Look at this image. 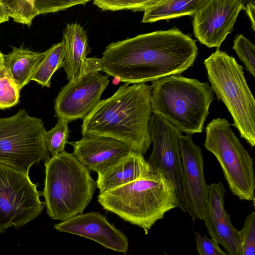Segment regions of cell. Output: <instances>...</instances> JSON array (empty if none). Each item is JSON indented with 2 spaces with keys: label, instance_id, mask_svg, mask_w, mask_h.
I'll list each match as a JSON object with an SVG mask.
<instances>
[{
  "label": "cell",
  "instance_id": "f1b7e54d",
  "mask_svg": "<svg viewBox=\"0 0 255 255\" xmlns=\"http://www.w3.org/2000/svg\"><path fill=\"white\" fill-rule=\"evenodd\" d=\"M247 13L251 20L252 24V28L254 31L255 30V1H250L247 4L245 7Z\"/></svg>",
  "mask_w": 255,
  "mask_h": 255
},
{
  "label": "cell",
  "instance_id": "2e32d148",
  "mask_svg": "<svg viewBox=\"0 0 255 255\" xmlns=\"http://www.w3.org/2000/svg\"><path fill=\"white\" fill-rule=\"evenodd\" d=\"M73 154L89 171L100 173L114 165L130 150L123 141L110 137L88 135L69 142Z\"/></svg>",
  "mask_w": 255,
  "mask_h": 255
},
{
  "label": "cell",
  "instance_id": "7a4b0ae2",
  "mask_svg": "<svg viewBox=\"0 0 255 255\" xmlns=\"http://www.w3.org/2000/svg\"><path fill=\"white\" fill-rule=\"evenodd\" d=\"M152 113L150 86L125 84L111 97L101 100L83 120L82 135L114 138L144 155L151 143L149 123Z\"/></svg>",
  "mask_w": 255,
  "mask_h": 255
},
{
  "label": "cell",
  "instance_id": "f546056e",
  "mask_svg": "<svg viewBox=\"0 0 255 255\" xmlns=\"http://www.w3.org/2000/svg\"><path fill=\"white\" fill-rule=\"evenodd\" d=\"M9 18L2 0H0V24L8 21Z\"/></svg>",
  "mask_w": 255,
  "mask_h": 255
},
{
  "label": "cell",
  "instance_id": "d6986e66",
  "mask_svg": "<svg viewBox=\"0 0 255 255\" xmlns=\"http://www.w3.org/2000/svg\"><path fill=\"white\" fill-rule=\"evenodd\" d=\"M45 54L21 46L3 55V65L20 90L31 81Z\"/></svg>",
  "mask_w": 255,
  "mask_h": 255
},
{
  "label": "cell",
  "instance_id": "ac0fdd59",
  "mask_svg": "<svg viewBox=\"0 0 255 255\" xmlns=\"http://www.w3.org/2000/svg\"><path fill=\"white\" fill-rule=\"evenodd\" d=\"M65 54L62 68L68 81L83 71L87 55L91 52L87 32L80 24L67 23L63 30Z\"/></svg>",
  "mask_w": 255,
  "mask_h": 255
},
{
  "label": "cell",
  "instance_id": "52a82bcc",
  "mask_svg": "<svg viewBox=\"0 0 255 255\" xmlns=\"http://www.w3.org/2000/svg\"><path fill=\"white\" fill-rule=\"evenodd\" d=\"M204 146L218 160L229 188L240 200L255 203L253 158L236 136L229 121L213 119L205 128Z\"/></svg>",
  "mask_w": 255,
  "mask_h": 255
},
{
  "label": "cell",
  "instance_id": "484cf974",
  "mask_svg": "<svg viewBox=\"0 0 255 255\" xmlns=\"http://www.w3.org/2000/svg\"><path fill=\"white\" fill-rule=\"evenodd\" d=\"M241 232V245L238 255H255V212L246 218Z\"/></svg>",
  "mask_w": 255,
  "mask_h": 255
},
{
  "label": "cell",
  "instance_id": "8992f818",
  "mask_svg": "<svg viewBox=\"0 0 255 255\" xmlns=\"http://www.w3.org/2000/svg\"><path fill=\"white\" fill-rule=\"evenodd\" d=\"M212 90L227 108L233 125L252 147L255 145V100L234 57L217 50L204 62Z\"/></svg>",
  "mask_w": 255,
  "mask_h": 255
},
{
  "label": "cell",
  "instance_id": "44dd1931",
  "mask_svg": "<svg viewBox=\"0 0 255 255\" xmlns=\"http://www.w3.org/2000/svg\"><path fill=\"white\" fill-rule=\"evenodd\" d=\"M46 54L37 69L31 81L37 82L42 87L49 88L53 74L63 67L65 54L63 40L54 44L45 51Z\"/></svg>",
  "mask_w": 255,
  "mask_h": 255
},
{
  "label": "cell",
  "instance_id": "d4e9b609",
  "mask_svg": "<svg viewBox=\"0 0 255 255\" xmlns=\"http://www.w3.org/2000/svg\"><path fill=\"white\" fill-rule=\"evenodd\" d=\"M233 49L240 59L245 64L248 71L255 76V46L243 34H237L234 40Z\"/></svg>",
  "mask_w": 255,
  "mask_h": 255
},
{
  "label": "cell",
  "instance_id": "9a60e30c",
  "mask_svg": "<svg viewBox=\"0 0 255 255\" xmlns=\"http://www.w3.org/2000/svg\"><path fill=\"white\" fill-rule=\"evenodd\" d=\"M225 189L222 183L209 185L206 212L202 220L211 239L223 246L229 255H238L241 232L232 225L224 207Z\"/></svg>",
  "mask_w": 255,
  "mask_h": 255
},
{
  "label": "cell",
  "instance_id": "83f0119b",
  "mask_svg": "<svg viewBox=\"0 0 255 255\" xmlns=\"http://www.w3.org/2000/svg\"><path fill=\"white\" fill-rule=\"evenodd\" d=\"M194 235L199 255H229L221 250L216 241L198 232H194Z\"/></svg>",
  "mask_w": 255,
  "mask_h": 255
},
{
  "label": "cell",
  "instance_id": "6da1fadb",
  "mask_svg": "<svg viewBox=\"0 0 255 255\" xmlns=\"http://www.w3.org/2000/svg\"><path fill=\"white\" fill-rule=\"evenodd\" d=\"M197 54L195 41L174 27L112 42L100 59L102 71L129 85L179 75Z\"/></svg>",
  "mask_w": 255,
  "mask_h": 255
},
{
  "label": "cell",
  "instance_id": "4dcf8cb0",
  "mask_svg": "<svg viewBox=\"0 0 255 255\" xmlns=\"http://www.w3.org/2000/svg\"><path fill=\"white\" fill-rule=\"evenodd\" d=\"M3 54L0 51V66L3 64Z\"/></svg>",
  "mask_w": 255,
  "mask_h": 255
},
{
  "label": "cell",
  "instance_id": "cb8c5ba5",
  "mask_svg": "<svg viewBox=\"0 0 255 255\" xmlns=\"http://www.w3.org/2000/svg\"><path fill=\"white\" fill-rule=\"evenodd\" d=\"M157 0H95L93 1V3L103 11H116L130 9L133 12L137 11L144 12L147 7L156 3Z\"/></svg>",
  "mask_w": 255,
  "mask_h": 255
},
{
  "label": "cell",
  "instance_id": "e0dca14e",
  "mask_svg": "<svg viewBox=\"0 0 255 255\" xmlns=\"http://www.w3.org/2000/svg\"><path fill=\"white\" fill-rule=\"evenodd\" d=\"M153 168L142 154L130 151L114 165L98 174L97 187L100 193H102L145 177Z\"/></svg>",
  "mask_w": 255,
  "mask_h": 255
},
{
  "label": "cell",
  "instance_id": "30bf717a",
  "mask_svg": "<svg viewBox=\"0 0 255 255\" xmlns=\"http://www.w3.org/2000/svg\"><path fill=\"white\" fill-rule=\"evenodd\" d=\"M102 71L100 59L87 58L80 76L69 81L57 95L54 104L55 116L68 123L84 119L101 101L108 86L109 76Z\"/></svg>",
  "mask_w": 255,
  "mask_h": 255
},
{
  "label": "cell",
  "instance_id": "5bb4252c",
  "mask_svg": "<svg viewBox=\"0 0 255 255\" xmlns=\"http://www.w3.org/2000/svg\"><path fill=\"white\" fill-rule=\"evenodd\" d=\"M54 227L59 232L91 239L105 248L125 255L128 250V242L126 235L98 212L81 213L55 225Z\"/></svg>",
  "mask_w": 255,
  "mask_h": 255
},
{
  "label": "cell",
  "instance_id": "ba28073f",
  "mask_svg": "<svg viewBox=\"0 0 255 255\" xmlns=\"http://www.w3.org/2000/svg\"><path fill=\"white\" fill-rule=\"evenodd\" d=\"M44 123L20 109L12 117L0 118V163L28 175L30 167L48 159Z\"/></svg>",
  "mask_w": 255,
  "mask_h": 255
},
{
  "label": "cell",
  "instance_id": "3957f363",
  "mask_svg": "<svg viewBox=\"0 0 255 255\" xmlns=\"http://www.w3.org/2000/svg\"><path fill=\"white\" fill-rule=\"evenodd\" d=\"M153 166L146 177L98 196L104 209L142 228L146 233L166 212L178 207L172 184L159 167Z\"/></svg>",
  "mask_w": 255,
  "mask_h": 255
},
{
  "label": "cell",
  "instance_id": "9c48e42d",
  "mask_svg": "<svg viewBox=\"0 0 255 255\" xmlns=\"http://www.w3.org/2000/svg\"><path fill=\"white\" fill-rule=\"evenodd\" d=\"M37 185L28 175L0 163V233L10 227L19 229L44 208Z\"/></svg>",
  "mask_w": 255,
  "mask_h": 255
},
{
  "label": "cell",
  "instance_id": "4fadbf2b",
  "mask_svg": "<svg viewBox=\"0 0 255 255\" xmlns=\"http://www.w3.org/2000/svg\"><path fill=\"white\" fill-rule=\"evenodd\" d=\"M179 147L187 210L193 219L203 220L206 208L209 185L204 174V160L201 148L189 134L179 138Z\"/></svg>",
  "mask_w": 255,
  "mask_h": 255
},
{
  "label": "cell",
  "instance_id": "7402d4cb",
  "mask_svg": "<svg viewBox=\"0 0 255 255\" xmlns=\"http://www.w3.org/2000/svg\"><path fill=\"white\" fill-rule=\"evenodd\" d=\"M69 134L68 122L61 118H57V124L54 128L45 131V143L52 157L65 150Z\"/></svg>",
  "mask_w": 255,
  "mask_h": 255
},
{
  "label": "cell",
  "instance_id": "8fae6325",
  "mask_svg": "<svg viewBox=\"0 0 255 255\" xmlns=\"http://www.w3.org/2000/svg\"><path fill=\"white\" fill-rule=\"evenodd\" d=\"M149 131L153 148L148 163L159 167L172 184L178 206L186 213L187 204L184 184L179 138L182 132L161 116L152 114Z\"/></svg>",
  "mask_w": 255,
  "mask_h": 255
},
{
  "label": "cell",
  "instance_id": "ffe728a7",
  "mask_svg": "<svg viewBox=\"0 0 255 255\" xmlns=\"http://www.w3.org/2000/svg\"><path fill=\"white\" fill-rule=\"evenodd\" d=\"M208 0H158L146 8L141 22H153L186 15L193 16Z\"/></svg>",
  "mask_w": 255,
  "mask_h": 255
},
{
  "label": "cell",
  "instance_id": "5b68a950",
  "mask_svg": "<svg viewBox=\"0 0 255 255\" xmlns=\"http://www.w3.org/2000/svg\"><path fill=\"white\" fill-rule=\"evenodd\" d=\"M44 165L42 195L47 214L63 221L82 213L97 187L89 170L65 150L46 160Z\"/></svg>",
  "mask_w": 255,
  "mask_h": 255
},
{
  "label": "cell",
  "instance_id": "4316f807",
  "mask_svg": "<svg viewBox=\"0 0 255 255\" xmlns=\"http://www.w3.org/2000/svg\"><path fill=\"white\" fill-rule=\"evenodd\" d=\"M32 1L37 15H38L57 12L76 5H85L90 0H32Z\"/></svg>",
  "mask_w": 255,
  "mask_h": 255
},
{
  "label": "cell",
  "instance_id": "603a6c76",
  "mask_svg": "<svg viewBox=\"0 0 255 255\" xmlns=\"http://www.w3.org/2000/svg\"><path fill=\"white\" fill-rule=\"evenodd\" d=\"M20 90L4 65L0 66V109L14 107L19 102Z\"/></svg>",
  "mask_w": 255,
  "mask_h": 255
},
{
  "label": "cell",
  "instance_id": "7c38bea8",
  "mask_svg": "<svg viewBox=\"0 0 255 255\" xmlns=\"http://www.w3.org/2000/svg\"><path fill=\"white\" fill-rule=\"evenodd\" d=\"M245 7L241 0H208L193 16L195 36L209 48H219Z\"/></svg>",
  "mask_w": 255,
  "mask_h": 255
},
{
  "label": "cell",
  "instance_id": "277c9868",
  "mask_svg": "<svg viewBox=\"0 0 255 255\" xmlns=\"http://www.w3.org/2000/svg\"><path fill=\"white\" fill-rule=\"evenodd\" d=\"M150 87L152 114L161 116L186 134L202 131L213 100L208 83L174 75L153 82Z\"/></svg>",
  "mask_w": 255,
  "mask_h": 255
}]
</instances>
